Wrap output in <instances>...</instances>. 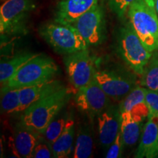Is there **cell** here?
I'll list each match as a JSON object with an SVG mask.
<instances>
[{"mask_svg": "<svg viewBox=\"0 0 158 158\" xmlns=\"http://www.w3.org/2000/svg\"><path fill=\"white\" fill-rule=\"evenodd\" d=\"M140 84L149 89L158 91V50L152 52L151 59L144 68Z\"/></svg>", "mask_w": 158, "mask_h": 158, "instance_id": "44dd1931", "label": "cell"}, {"mask_svg": "<svg viewBox=\"0 0 158 158\" xmlns=\"http://www.w3.org/2000/svg\"><path fill=\"white\" fill-rule=\"evenodd\" d=\"M143 120L128 111L121 112V132L124 146L132 147L139 140Z\"/></svg>", "mask_w": 158, "mask_h": 158, "instance_id": "e0dca14e", "label": "cell"}, {"mask_svg": "<svg viewBox=\"0 0 158 158\" xmlns=\"http://www.w3.org/2000/svg\"><path fill=\"white\" fill-rule=\"evenodd\" d=\"M73 94V89L64 86L56 92L33 102L23 110L21 123L43 135L49 123L60 113L70 101Z\"/></svg>", "mask_w": 158, "mask_h": 158, "instance_id": "6da1fadb", "label": "cell"}, {"mask_svg": "<svg viewBox=\"0 0 158 158\" xmlns=\"http://www.w3.org/2000/svg\"><path fill=\"white\" fill-rule=\"evenodd\" d=\"M64 63L70 81L77 89L94 80L96 69L88 49L67 54L64 58Z\"/></svg>", "mask_w": 158, "mask_h": 158, "instance_id": "ba28073f", "label": "cell"}, {"mask_svg": "<svg viewBox=\"0 0 158 158\" xmlns=\"http://www.w3.org/2000/svg\"><path fill=\"white\" fill-rule=\"evenodd\" d=\"M19 90L18 88H10L2 86L1 88V108L7 114L20 112Z\"/></svg>", "mask_w": 158, "mask_h": 158, "instance_id": "7402d4cb", "label": "cell"}, {"mask_svg": "<svg viewBox=\"0 0 158 158\" xmlns=\"http://www.w3.org/2000/svg\"><path fill=\"white\" fill-rule=\"evenodd\" d=\"M63 86L64 85L60 81L53 78L40 84L20 89V112L27 109L33 102L56 92Z\"/></svg>", "mask_w": 158, "mask_h": 158, "instance_id": "5bb4252c", "label": "cell"}, {"mask_svg": "<svg viewBox=\"0 0 158 158\" xmlns=\"http://www.w3.org/2000/svg\"><path fill=\"white\" fill-rule=\"evenodd\" d=\"M124 146L123 139L121 132L118 133L116 135L115 140L113 141V143L110 144V146L108 148V150L106 153V157L107 158H118L122 156V150Z\"/></svg>", "mask_w": 158, "mask_h": 158, "instance_id": "4316f807", "label": "cell"}, {"mask_svg": "<svg viewBox=\"0 0 158 158\" xmlns=\"http://www.w3.org/2000/svg\"><path fill=\"white\" fill-rule=\"evenodd\" d=\"M146 103L149 108V118H158V92L146 88Z\"/></svg>", "mask_w": 158, "mask_h": 158, "instance_id": "cb8c5ba5", "label": "cell"}, {"mask_svg": "<svg viewBox=\"0 0 158 158\" xmlns=\"http://www.w3.org/2000/svg\"><path fill=\"white\" fill-rule=\"evenodd\" d=\"M43 134L25 127L20 122L15 127L13 137V152L18 157H32L35 146Z\"/></svg>", "mask_w": 158, "mask_h": 158, "instance_id": "4fadbf2b", "label": "cell"}, {"mask_svg": "<svg viewBox=\"0 0 158 158\" xmlns=\"http://www.w3.org/2000/svg\"><path fill=\"white\" fill-rule=\"evenodd\" d=\"M127 16L134 30L150 52L158 50V15L144 0H135L129 7Z\"/></svg>", "mask_w": 158, "mask_h": 158, "instance_id": "7a4b0ae2", "label": "cell"}, {"mask_svg": "<svg viewBox=\"0 0 158 158\" xmlns=\"http://www.w3.org/2000/svg\"><path fill=\"white\" fill-rule=\"evenodd\" d=\"M109 97L93 80L86 86L78 89L75 94V103L81 111L93 118L110 106Z\"/></svg>", "mask_w": 158, "mask_h": 158, "instance_id": "9c48e42d", "label": "cell"}, {"mask_svg": "<svg viewBox=\"0 0 158 158\" xmlns=\"http://www.w3.org/2000/svg\"><path fill=\"white\" fill-rule=\"evenodd\" d=\"M71 25L78 31L89 45H100L104 40L106 35L103 6L101 4H97Z\"/></svg>", "mask_w": 158, "mask_h": 158, "instance_id": "52a82bcc", "label": "cell"}, {"mask_svg": "<svg viewBox=\"0 0 158 158\" xmlns=\"http://www.w3.org/2000/svg\"><path fill=\"white\" fill-rule=\"evenodd\" d=\"M155 10H156V11H157V15H158V0H156Z\"/></svg>", "mask_w": 158, "mask_h": 158, "instance_id": "f1b7e54d", "label": "cell"}, {"mask_svg": "<svg viewBox=\"0 0 158 158\" xmlns=\"http://www.w3.org/2000/svg\"><path fill=\"white\" fill-rule=\"evenodd\" d=\"M157 92H158V91H157Z\"/></svg>", "mask_w": 158, "mask_h": 158, "instance_id": "f546056e", "label": "cell"}, {"mask_svg": "<svg viewBox=\"0 0 158 158\" xmlns=\"http://www.w3.org/2000/svg\"><path fill=\"white\" fill-rule=\"evenodd\" d=\"M39 31L54 51L61 54H70L86 50L89 45L71 24L54 21L42 26Z\"/></svg>", "mask_w": 158, "mask_h": 158, "instance_id": "3957f363", "label": "cell"}, {"mask_svg": "<svg viewBox=\"0 0 158 158\" xmlns=\"http://www.w3.org/2000/svg\"><path fill=\"white\" fill-rule=\"evenodd\" d=\"M135 157H158V118H149L144 125Z\"/></svg>", "mask_w": 158, "mask_h": 158, "instance_id": "9a60e30c", "label": "cell"}, {"mask_svg": "<svg viewBox=\"0 0 158 158\" xmlns=\"http://www.w3.org/2000/svg\"><path fill=\"white\" fill-rule=\"evenodd\" d=\"M118 52L126 64L139 76H142L152 55L142 43L130 22L120 29Z\"/></svg>", "mask_w": 158, "mask_h": 158, "instance_id": "5b68a950", "label": "cell"}, {"mask_svg": "<svg viewBox=\"0 0 158 158\" xmlns=\"http://www.w3.org/2000/svg\"><path fill=\"white\" fill-rule=\"evenodd\" d=\"M58 71V66L51 57L39 54L23 65L4 86L18 89L33 86L51 80Z\"/></svg>", "mask_w": 158, "mask_h": 158, "instance_id": "277c9868", "label": "cell"}, {"mask_svg": "<svg viewBox=\"0 0 158 158\" xmlns=\"http://www.w3.org/2000/svg\"><path fill=\"white\" fill-rule=\"evenodd\" d=\"M110 10L118 19H122L127 13L129 7L135 0H107Z\"/></svg>", "mask_w": 158, "mask_h": 158, "instance_id": "d4e9b609", "label": "cell"}, {"mask_svg": "<svg viewBox=\"0 0 158 158\" xmlns=\"http://www.w3.org/2000/svg\"><path fill=\"white\" fill-rule=\"evenodd\" d=\"M99 2L100 0H61L56 5L54 21L72 24Z\"/></svg>", "mask_w": 158, "mask_h": 158, "instance_id": "7c38bea8", "label": "cell"}, {"mask_svg": "<svg viewBox=\"0 0 158 158\" xmlns=\"http://www.w3.org/2000/svg\"><path fill=\"white\" fill-rule=\"evenodd\" d=\"M144 1H145L147 5L150 6V7H152V8H155L156 0H144Z\"/></svg>", "mask_w": 158, "mask_h": 158, "instance_id": "83f0119b", "label": "cell"}, {"mask_svg": "<svg viewBox=\"0 0 158 158\" xmlns=\"http://www.w3.org/2000/svg\"><path fill=\"white\" fill-rule=\"evenodd\" d=\"M94 81L110 98L122 100L135 87V79L110 70H97Z\"/></svg>", "mask_w": 158, "mask_h": 158, "instance_id": "30bf717a", "label": "cell"}, {"mask_svg": "<svg viewBox=\"0 0 158 158\" xmlns=\"http://www.w3.org/2000/svg\"><path fill=\"white\" fill-rule=\"evenodd\" d=\"M93 152V138L91 130L87 125H81L78 127L74 147V158L90 157Z\"/></svg>", "mask_w": 158, "mask_h": 158, "instance_id": "ffe728a7", "label": "cell"}, {"mask_svg": "<svg viewBox=\"0 0 158 158\" xmlns=\"http://www.w3.org/2000/svg\"><path fill=\"white\" fill-rule=\"evenodd\" d=\"M35 7L33 0H5L0 7L1 35L25 33L29 16Z\"/></svg>", "mask_w": 158, "mask_h": 158, "instance_id": "8992f818", "label": "cell"}, {"mask_svg": "<svg viewBox=\"0 0 158 158\" xmlns=\"http://www.w3.org/2000/svg\"><path fill=\"white\" fill-rule=\"evenodd\" d=\"M97 117L100 143L105 147H109L120 132L121 111L119 108L110 105Z\"/></svg>", "mask_w": 158, "mask_h": 158, "instance_id": "8fae6325", "label": "cell"}, {"mask_svg": "<svg viewBox=\"0 0 158 158\" xmlns=\"http://www.w3.org/2000/svg\"><path fill=\"white\" fill-rule=\"evenodd\" d=\"M74 134V119L73 116L70 115L62 134L51 146L54 157L66 158L70 156L73 147Z\"/></svg>", "mask_w": 158, "mask_h": 158, "instance_id": "ac0fdd59", "label": "cell"}, {"mask_svg": "<svg viewBox=\"0 0 158 158\" xmlns=\"http://www.w3.org/2000/svg\"><path fill=\"white\" fill-rule=\"evenodd\" d=\"M146 88L136 86L127 96L122 99L118 108L121 112L128 111L136 117L144 120L149 115V108L146 103Z\"/></svg>", "mask_w": 158, "mask_h": 158, "instance_id": "2e32d148", "label": "cell"}, {"mask_svg": "<svg viewBox=\"0 0 158 158\" xmlns=\"http://www.w3.org/2000/svg\"><path fill=\"white\" fill-rule=\"evenodd\" d=\"M32 157L34 158H50L54 157L51 145L45 139L44 136L40 138L35 146L32 152Z\"/></svg>", "mask_w": 158, "mask_h": 158, "instance_id": "484cf974", "label": "cell"}, {"mask_svg": "<svg viewBox=\"0 0 158 158\" xmlns=\"http://www.w3.org/2000/svg\"><path fill=\"white\" fill-rule=\"evenodd\" d=\"M39 54L32 52H21L0 64V81L4 86L23 65Z\"/></svg>", "mask_w": 158, "mask_h": 158, "instance_id": "d6986e66", "label": "cell"}, {"mask_svg": "<svg viewBox=\"0 0 158 158\" xmlns=\"http://www.w3.org/2000/svg\"><path fill=\"white\" fill-rule=\"evenodd\" d=\"M68 116L65 114H58L45 130L43 136L51 147L62 134L68 119Z\"/></svg>", "mask_w": 158, "mask_h": 158, "instance_id": "603a6c76", "label": "cell"}]
</instances>
